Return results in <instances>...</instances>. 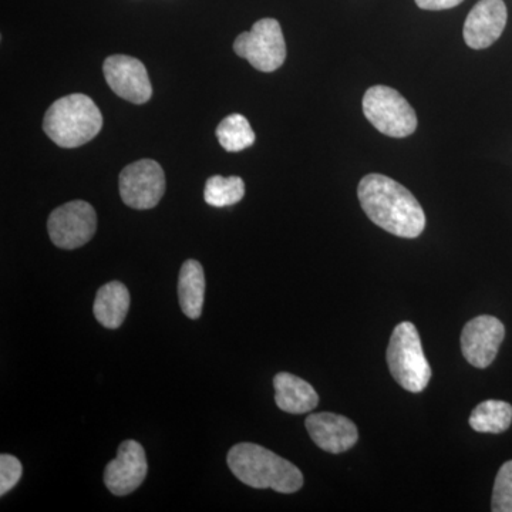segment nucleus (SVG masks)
I'll use <instances>...</instances> for the list:
<instances>
[{
    "label": "nucleus",
    "instance_id": "f257e3e1",
    "mask_svg": "<svg viewBox=\"0 0 512 512\" xmlns=\"http://www.w3.org/2000/svg\"><path fill=\"white\" fill-rule=\"evenodd\" d=\"M360 205L369 220L400 238H417L426 228V214L416 197L402 184L382 174H367L357 188Z\"/></svg>",
    "mask_w": 512,
    "mask_h": 512
},
{
    "label": "nucleus",
    "instance_id": "f03ea898",
    "mask_svg": "<svg viewBox=\"0 0 512 512\" xmlns=\"http://www.w3.org/2000/svg\"><path fill=\"white\" fill-rule=\"evenodd\" d=\"M227 461L234 476L249 487L272 488L282 494H293L302 488L301 470L258 444H237L229 450Z\"/></svg>",
    "mask_w": 512,
    "mask_h": 512
},
{
    "label": "nucleus",
    "instance_id": "7ed1b4c3",
    "mask_svg": "<svg viewBox=\"0 0 512 512\" xmlns=\"http://www.w3.org/2000/svg\"><path fill=\"white\" fill-rule=\"evenodd\" d=\"M103 127L99 107L86 94H70L46 111L43 130L63 148H76L92 141Z\"/></svg>",
    "mask_w": 512,
    "mask_h": 512
},
{
    "label": "nucleus",
    "instance_id": "20e7f679",
    "mask_svg": "<svg viewBox=\"0 0 512 512\" xmlns=\"http://www.w3.org/2000/svg\"><path fill=\"white\" fill-rule=\"evenodd\" d=\"M386 357L393 379L404 390L420 393L426 389L431 379V367L413 323L402 322L394 328Z\"/></svg>",
    "mask_w": 512,
    "mask_h": 512
},
{
    "label": "nucleus",
    "instance_id": "39448f33",
    "mask_svg": "<svg viewBox=\"0 0 512 512\" xmlns=\"http://www.w3.org/2000/svg\"><path fill=\"white\" fill-rule=\"evenodd\" d=\"M363 113L384 136L404 138L417 130V114L392 87L373 86L363 97Z\"/></svg>",
    "mask_w": 512,
    "mask_h": 512
},
{
    "label": "nucleus",
    "instance_id": "423d86ee",
    "mask_svg": "<svg viewBox=\"0 0 512 512\" xmlns=\"http://www.w3.org/2000/svg\"><path fill=\"white\" fill-rule=\"evenodd\" d=\"M234 50L259 72L272 73L278 70L286 59L285 37L278 20H258L249 32L237 37Z\"/></svg>",
    "mask_w": 512,
    "mask_h": 512
},
{
    "label": "nucleus",
    "instance_id": "0eeeda50",
    "mask_svg": "<svg viewBox=\"0 0 512 512\" xmlns=\"http://www.w3.org/2000/svg\"><path fill=\"white\" fill-rule=\"evenodd\" d=\"M97 215L89 202L72 201L50 214L47 231L57 248L83 247L96 234Z\"/></svg>",
    "mask_w": 512,
    "mask_h": 512
},
{
    "label": "nucleus",
    "instance_id": "6e6552de",
    "mask_svg": "<svg viewBox=\"0 0 512 512\" xmlns=\"http://www.w3.org/2000/svg\"><path fill=\"white\" fill-rule=\"evenodd\" d=\"M121 200L134 210L157 207L165 192V174L154 160H140L127 165L119 178Z\"/></svg>",
    "mask_w": 512,
    "mask_h": 512
},
{
    "label": "nucleus",
    "instance_id": "1a4fd4ad",
    "mask_svg": "<svg viewBox=\"0 0 512 512\" xmlns=\"http://www.w3.org/2000/svg\"><path fill=\"white\" fill-rule=\"evenodd\" d=\"M504 338L505 328L500 319L477 316L461 332V352L471 366L485 369L494 362Z\"/></svg>",
    "mask_w": 512,
    "mask_h": 512
},
{
    "label": "nucleus",
    "instance_id": "9d476101",
    "mask_svg": "<svg viewBox=\"0 0 512 512\" xmlns=\"http://www.w3.org/2000/svg\"><path fill=\"white\" fill-rule=\"evenodd\" d=\"M103 73L110 89L121 99L134 104H144L153 96V87L146 66L134 57H107Z\"/></svg>",
    "mask_w": 512,
    "mask_h": 512
},
{
    "label": "nucleus",
    "instance_id": "9b49d317",
    "mask_svg": "<svg viewBox=\"0 0 512 512\" xmlns=\"http://www.w3.org/2000/svg\"><path fill=\"white\" fill-rule=\"evenodd\" d=\"M148 471L146 451L137 441L120 444L117 457L104 470V484L110 493L124 497L136 491L146 480Z\"/></svg>",
    "mask_w": 512,
    "mask_h": 512
},
{
    "label": "nucleus",
    "instance_id": "f8f14e48",
    "mask_svg": "<svg viewBox=\"0 0 512 512\" xmlns=\"http://www.w3.org/2000/svg\"><path fill=\"white\" fill-rule=\"evenodd\" d=\"M508 12L503 0H480L464 23V40L474 50L487 49L503 35Z\"/></svg>",
    "mask_w": 512,
    "mask_h": 512
},
{
    "label": "nucleus",
    "instance_id": "ddd939ff",
    "mask_svg": "<svg viewBox=\"0 0 512 512\" xmlns=\"http://www.w3.org/2000/svg\"><path fill=\"white\" fill-rule=\"evenodd\" d=\"M305 426L313 443L328 453H345L359 440L356 424L340 414H311L306 419Z\"/></svg>",
    "mask_w": 512,
    "mask_h": 512
},
{
    "label": "nucleus",
    "instance_id": "4468645a",
    "mask_svg": "<svg viewBox=\"0 0 512 512\" xmlns=\"http://www.w3.org/2000/svg\"><path fill=\"white\" fill-rule=\"evenodd\" d=\"M276 406L285 413L305 414L316 409L319 396L311 384L292 373H278L274 379Z\"/></svg>",
    "mask_w": 512,
    "mask_h": 512
},
{
    "label": "nucleus",
    "instance_id": "2eb2a0df",
    "mask_svg": "<svg viewBox=\"0 0 512 512\" xmlns=\"http://www.w3.org/2000/svg\"><path fill=\"white\" fill-rule=\"evenodd\" d=\"M130 309V292L119 281L109 282L97 291L94 301V318L107 329H117L123 325Z\"/></svg>",
    "mask_w": 512,
    "mask_h": 512
},
{
    "label": "nucleus",
    "instance_id": "dca6fc26",
    "mask_svg": "<svg viewBox=\"0 0 512 512\" xmlns=\"http://www.w3.org/2000/svg\"><path fill=\"white\" fill-rule=\"evenodd\" d=\"M204 296V268L200 262L188 259L181 266L180 279H178V298H180L181 309L187 318H201Z\"/></svg>",
    "mask_w": 512,
    "mask_h": 512
},
{
    "label": "nucleus",
    "instance_id": "f3484780",
    "mask_svg": "<svg viewBox=\"0 0 512 512\" xmlns=\"http://www.w3.org/2000/svg\"><path fill=\"white\" fill-rule=\"evenodd\" d=\"M512 406L501 400H485L470 416L471 429L478 433L500 434L510 429Z\"/></svg>",
    "mask_w": 512,
    "mask_h": 512
},
{
    "label": "nucleus",
    "instance_id": "a211bd4d",
    "mask_svg": "<svg viewBox=\"0 0 512 512\" xmlns=\"http://www.w3.org/2000/svg\"><path fill=\"white\" fill-rule=\"evenodd\" d=\"M215 134H217L222 148L228 153L247 150L254 146L256 140L251 124L241 114H231V116L225 117L217 127Z\"/></svg>",
    "mask_w": 512,
    "mask_h": 512
},
{
    "label": "nucleus",
    "instance_id": "6ab92c4d",
    "mask_svg": "<svg viewBox=\"0 0 512 512\" xmlns=\"http://www.w3.org/2000/svg\"><path fill=\"white\" fill-rule=\"evenodd\" d=\"M245 197V183L241 177L214 175L205 184L204 200L215 208L231 207Z\"/></svg>",
    "mask_w": 512,
    "mask_h": 512
},
{
    "label": "nucleus",
    "instance_id": "aec40b11",
    "mask_svg": "<svg viewBox=\"0 0 512 512\" xmlns=\"http://www.w3.org/2000/svg\"><path fill=\"white\" fill-rule=\"evenodd\" d=\"M491 510L512 512V460L501 466L495 478Z\"/></svg>",
    "mask_w": 512,
    "mask_h": 512
},
{
    "label": "nucleus",
    "instance_id": "412c9836",
    "mask_svg": "<svg viewBox=\"0 0 512 512\" xmlns=\"http://www.w3.org/2000/svg\"><path fill=\"white\" fill-rule=\"evenodd\" d=\"M23 468L18 458L10 454L0 456V495H5L19 483Z\"/></svg>",
    "mask_w": 512,
    "mask_h": 512
},
{
    "label": "nucleus",
    "instance_id": "4be33fe9",
    "mask_svg": "<svg viewBox=\"0 0 512 512\" xmlns=\"http://www.w3.org/2000/svg\"><path fill=\"white\" fill-rule=\"evenodd\" d=\"M416 3L424 10H446L456 8L463 0H416Z\"/></svg>",
    "mask_w": 512,
    "mask_h": 512
}]
</instances>
